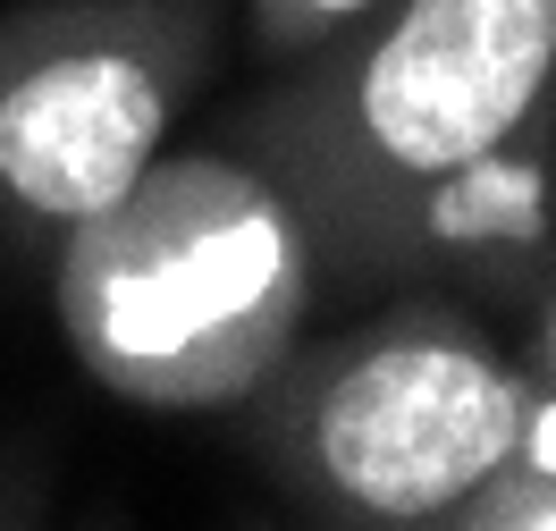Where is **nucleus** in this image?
I'll return each mask as SVG.
<instances>
[{
    "label": "nucleus",
    "mask_w": 556,
    "mask_h": 531,
    "mask_svg": "<svg viewBox=\"0 0 556 531\" xmlns=\"http://www.w3.org/2000/svg\"><path fill=\"white\" fill-rule=\"evenodd\" d=\"M556 102V0H380L237 118L313 237V270L388 287V262L455 177Z\"/></svg>",
    "instance_id": "nucleus-1"
},
{
    "label": "nucleus",
    "mask_w": 556,
    "mask_h": 531,
    "mask_svg": "<svg viewBox=\"0 0 556 531\" xmlns=\"http://www.w3.org/2000/svg\"><path fill=\"white\" fill-rule=\"evenodd\" d=\"M313 237L244 152H161L51 253L60 338L143 414H237L313 313Z\"/></svg>",
    "instance_id": "nucleus-2"
},
{
    "label": "nucleus",
    "mask_w": 556,
    "mask_h": 531,
    "mask_svg": "<svg viewBox=\"0 0 556 531\" xmlns=\"http://www.w3.org/2000/svg\"><path fill=\"white\" fill-rule=\"evenodd\" d=\"M237 414L253 464L313 523L439 531L455 497L515 456L531 371L464 304L405 295L320 346L295 338Z\"/></svg>",
    "instance_id": "nucleus-3"
},
{
    "label": "nucleus",
    "mask_w": 556,
    "mask_h": 531,
    "mask_svg": "<svg viewBox=\"0 0 556 531\" xmlns=\"http://www.w3.org/2000/svg\"><path fill=\"white\" fill-rule=\"evenodd\" d=\"M237 0H9L0 9V237L60 253L203 102Z\"/></svg>",
    "instance_id": "nucleus-4"
},
{
    "label": "nucleus",
    "mask_w": 556,
    "mask_h": 531,
    "mask_svg": "<svg viewBox=\"0 0 556 531\" xmlns=\"http://www.w3.org/2000/svg\"><path fill=\"white\" fill-rule=\"evenodd\" d=\"M447 531H556V456L515 447L489 481H472L455 497Z\"/></svg>",
    "instance_id": "nucleus-5"
},
{
    "label": "nucleus",
    "mask_w": 556,
    "mask_h": 531,
    "mask_svg": "<svg viewBox=\"0 0 556 531\" xmlns=\"http://www.w3.org/2000/svg\"><path fill=\"white\" fill-rule=\"evenodd\" d=\"M380 0H244V42L270 60V68H295L313 60L320 42H338L354 17H371Z\"/></svg>",
    "instance_id": "nucleus-6"
},
{
    "label": "nucleus",
    "mask_w": 556,
    "mask_h": 531,
    "mask_svg": "<svg viewBox=\"0 0 556 531\" xmlns=\"http://www.w3.org/2000/svg\"><path fill=\"white\" fill-rule=\"evenodd\" d=\"M531 380L556 389V279L540 287V346H531Z\"/></svg>",
    "instance_id": "nucleus-7"
}]
</instances>
